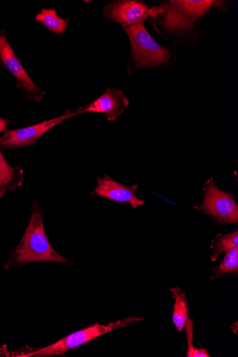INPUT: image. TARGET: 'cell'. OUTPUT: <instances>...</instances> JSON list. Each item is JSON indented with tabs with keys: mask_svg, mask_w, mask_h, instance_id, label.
<instances>
[{
	"mask_svg": "<svg viewBox=\"0 0 238 357\" xmlns=\"http://www.w3.org/2000/svg\"><path fill=\"white\" fill-rule=\"evenodd\" d=\"M36 262L68 264L70 261L57 253L50 244L44 226L43 216L33 208L26 231L15 250L8 266L26 265Z\"/></svg>",
	"mask_w": 238,
	"mask_h": 357,
	"instance_id": "cell-1",
	"label": "cell"
},
{
	"mask_svg": "<svg viewBox=\"0 0 238 357\" xmlns=\"http://www.w3.org/2000/svg\"><path fill=\"white\" fill-rule=\"evenodd\" d=\"M144 320V319L140 317H129L123 320L111 322L107 326L96 323L94 326L68 335L53 344L18 356L45 357L61 356L68 351L83 346L91 340L114 330L125 328L131 324Z\"/></svg>",
	"mask_w": 238,
	"mask_h": 357,
	"instance_id": "cell-2",
	"label": "cell"
},
{
	"mask_svg": "<svg viewBox=\"0 0 238 357\" xmlns=\"http://www.w3.org/2000/svg\"><path fill=\"white\" fill-rule=\"evenodd\" d=\"M220 3L208 0L169 1L159 6L162 9V13L159 15L161 16V23L170 30L185 34L193 29L196 20L206 15L213 7H216Z\"/></svg>",
	"mask_w": 238,
	"mask_h": 357,
	"instance_id": "cell-3",
	"label": "cell"
},
{
	"mask_svg": "<svg viewBox=\"0 0 238 357\" xmlns=\"http://www.w3.org/2000/svg\"><path fill=\"white\" fill-rule=\"evenodd\" d=\"M124 29L131 42L132 61L135 68H154L168 62L171 53L154 40L144 23Z\"/></svg>",
	"mask_w": 238,
	"mask_h": 357,
	"instance_id": "cell-4",
	"label": "cell"
},
{
	"mask_svg": "<svg viewBox=\"0 0 238 357\" xmlns=\"http://www.w3.org/2000/svg\"><path fill=\"white\" fill-rule=\"evenodd\" d=\"M203 202L194 208L203 211L221 224L238 223V205L233 194L220 190L211 178L203 188Z\"/></svg>",
	"mask_w": 238,
	"mask_h": 357,
	"instance_id": "cell-5",
	"label": "cell"
},
{
	"mask_svg": "<svg viewBox=\"0 0 238 357\" xmlns=\"http://www.w3.org/2000/svg\"><path fill=\"white\" fill-rule=\"evenodd\" d=\"M79 115H82L80 108L75 112L66 110L63 115L59 117L36 125L19 129L7 130L0 137V148L13 149L34 146L51 128L68 119Z\"/></svg>",
	"mask_w": 238,
	"mask_h": 357,
	"instance_id": "cell-6",
	"label": "cell"
},
{
	"mask_svg": "<svg viewBox=\"0 0 238 357\" xmlns=\"http://www.w3.org/2000/svg\"><path fill=\"white\" fill-rule=\"evenodd\" d=\"M0 62L17 80V87L21 89L29 100L40 102L45 92L37 86L24 69L19 59L11 47L6 32L0 30Z\"/></svg>",
	"mask_w": 238,
	"mask_h": 357,
	"instance_id": "cell-7",
	"label": "cell"
},
{
	"mask_svg": "<svg viewBox=\"0 0 238 357\" xmlns=\"http://www.w3.org/2000/svg\"><path fill=\"white\" fill-rule=\"evenodd\" d=\"M162 13L160 7L149 8L141 1L119 0L108 4L104 8V15L124 28L144 23L149 17H156Z\"/></svg>",
	"mask_w": 238,
	"mask_h": 357,
	"instance_id": "cell-8",
	"label": "cell"
},
{
	"mask_svg": "<svg viewBox=\"0 0 238 357\" xmlns=\"http://www.w3.org/2000/svg\"><path fill=\"white\" fill-rule=\"evenodd\" d=\"M138 188V185H124L110 176L105 175L103 178L97 177V185L91 194L118 204H128L135 209L145 204L135 194Z\"/></svg>",
	"mask_w": 238,
	"mask_h": 357,
	"instance_id": "cell-9",
	"label": "cell"
},
{
	"mask_svg": "<svg viewBox=\"0 0 238 357\" xmlns=\"http://www.w3.org/2000/svg\"><path fill=\"white\" fill-rule=\"evenodd\" d=\"M128 104L129 100L121 91L107 88L103 95L80 109L82 114L91 112L105 114L109 121H114L124 112Z\"/></svg>",
	"mask_w": 238,
	"mask_h": 357,
	"instance_id": "cell-10",
	"label": "cell"
},
{
	"mask_svg": "<svg viewBox=\"0 0 238 357\" xmlns=\"http://www.w3.org/2000/svg\"><path fill=\"white\" fill-rule=\"evenodd\" d=\"M24 183V171L19 167H13L0 151V198L8 191L15 190Z\"/></svg>",
	"mask_w": 238,
	"mask_h": 357,
	"instance_id": "cell-11",
	"label": "cell"
},
{
	"mask_svg": "<svg viewBox=\"0 0 238 357\" xmlns=\"http://www.w3.org/2000/svg\"><path fill=\"white\" fill-rule=\"evenodd\" d=\"M174 295L175 304L173 312V322L179 333H181L186 327V323L188 318V308L185 293L179 287L171 289Z\"/></svg>",
	"mask_w": 238,
	"mask_h": 357,
	"instance_id": "cell-12",
	"label": "cell"
},
{
	"mask_svg": "<svg viewBox=\"0 0 238 357\" xmlns=\"http://www.w3.org/2000/svg\"><path fill=\"white\" fill-rule=\"evenodd\" d=\"M36 20L44 24L50 31L57 35L64 33L70 20L59 17L57 11L52 9H43L36 16Z\"/></svg>",
	"mask_w": 238,
	"mask_h": 357,
	"instance_id": "cell-13",
	"label": "cell"
},
{
	"mask_svg": "<svg viewBox=\"0 0 238 357\" xmlns=\"http://www.w3.org/2000/svg\"><path fill=\"white\" fill-rule=\"evenodd\" d=\"M238 272V248H232L225 251L224 259L221 264L214 269L212 278L216 279L228 273Z\"/></svg>",
	"mask_w": 238,
	"mask_h": 357,
	"instance_id": "cell-14",
	"label": "cell"
},
{
	"mask_svg": "<svg viewBox=\"0 0 238 357\" xmlns=\"http://www.w3.org/2000/svg\"><path fill=\"white\" fill-rule=\"evenodd\" d=\"M212 247L214 248V253L211 259L213 261H216L223 252L232 248H238V231L236 230L230 234L218 236Z\"/></svg>",
	"mask_w": 238,
	"mask_h": 357,
	"instance_id": "cell-15",
	"label": "cell"
},
{
	"mask_svg": "<svg viewBox=\"0 0 238 357\" xmlns=\"http://www.w3.org/2000/svg\"><path fill=\"white\" fill-rule=\"evenodd\" d=\"M207 349L195 348L190 354L189 357H210Z\"/></svg>",
	"mask_w": 238,
	"mask_h": 357,
	"instance_id": "cell-16",
	"label": "cell"
},
{
	"mask_svg": "<svg viewBox=\"0 0 238 357\" xmlns=\"http://www.w3.org/2000/svg\"><path fill=\"white\" fill-rule=\"evenodd\" d=\"M9 123V120L0 117V133L6 131V128Z\"/></svg>",
	"mask_w": 238,
	"mask_h": 357,
	"instance_id": "cell-17",
	"label": "cell"
},
{
	"mask_svg": "<svg viewBox=\"0 0 238 357\" xmlns=\"http://www.w3.org/2000/svg\"><path fill=\"white\" fill-rule=\"evenodd\" d=\"M7 345L0 346V356H10Z\"/></svg>",
	"mask_w": 238,
	"mask_h": 357,
	"instance_id": "cell-18",
	"label": "cell"
}]
</instances>
